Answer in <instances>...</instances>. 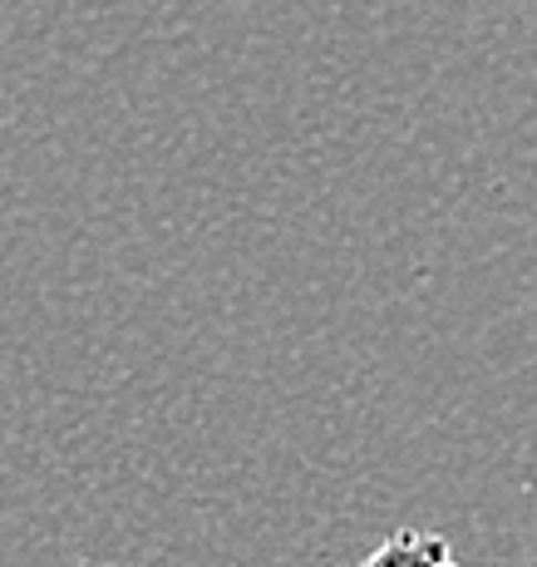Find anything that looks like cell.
Returning <instances> with one entry per match:
<instances>
[{"mask_svg":"<svg viewBox=\"0 0 537 567\" xmlns=\"http://www.w3.org/2000/svg\"><path fill=\"white\" fill-rule=\"evenodd\" d=\"M360 567H464V563L448 553V538H440V533L400 528V533H390Z\"/></svg>","mask_w":537,"mask_h":567,"instance_id":"6da1fadb","label":"cell"}]
</instances>
